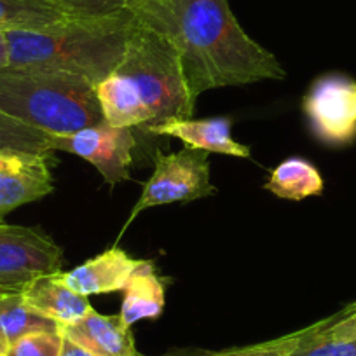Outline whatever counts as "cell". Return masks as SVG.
<instances>
[{"mask_svg": "<svg viewBox=\"0 0 356 356\" xmlns=\"http://www.w3.org/2000/svg\"><path fill=\"white\" fill-rule=\"evenodd\" d=\"M131 15L177 51L196 100L210 89L286 77L278 58L241 29L227 0H142Z\"/></svg>", "mask_w": 356, "mask_h": 356, "instance_id": "cell-1", "label": "cell"}, {"mask_svg": "<svg viewBox=\"0 0 356 356\" xmlns=\"http://www.w3.org/2000/svg\"><path fill=\"white\" fill-rule=\"evenodd\" d=\"M97 98L105 122L124 128L191 119L196 111L177 51L136 19L118 67L97 86Z\"/></svg>", "mask_w": 356, "mask_h": 356, "instance_id": "cell-2", "label": "cell"}, {"mask_svg": "<svg viewBox=\"0 0 356 356\" xmlns=\"http://www.w3.org/2000/svg\"><path fill=\"white\" fill-rule=\"evenodd\" d=\"M135 16L67 18L42 30H9L8 70L72 75L98 86L118 67Z\"/></svg>", "mask_w": 356, "mask_h": 356, "instance_id": "cell-3", "label": "cell"}, {"mask_svg": "<svg viewBox=\"0 0 356 356\" xmlns=\"http://www.w3.org/2000/svg\"><path fill=\"white\" fill-rule=\"evenodd\" d=\"M0 111L54 136L105 121L97 86L51 72H0Z\"/></svg>", "mask_w": 356, "mask_h": 356, "instance_id": "cell-4", "label": "cell"}, {"mask_svg": "<svg viewBox=\"0 0 356 356\" xmlns=\"http://www.w3.org/2000/svg\"><path fill=\"white\" fill-rule=\"evenodd\" d=\"M152 159L154 173L143 186L119 238L143 210L171 203H191L217 193L210 180V152L207 150L187 145L171 154L156 150Z\"/></svg>", "mask_w": 356, "mask_h": 356, "instance_id": "cell-5", "label": "cell"}, {"mask_svg": "<svg viewBox=\"0 0 356 356\" xmlns=\"http://www.w3.org/2000/svg\"><path fill=\"white\" fill-rule=\"evenodd\" d=\"M63 250L35 227L0 222V293L23 292L37 278L61 273Z\"/></svg>", "mask_w": 356, "mask_h": 356, "instance_id": "cell-6", "label": "cell"}, {"mask_svg": "<svg viewBox=\"0 0 356 356\" xmlns=\"http://www.w3.org/2000/svg\"><path fill=\"white\" fill-rule=\"evenodd\" d=\"M302 107L320 142L342 147L356 138V81L351 77L328 74L316 79Z\"/></svg>", "mask_w": 356, "mask_h": 356, "instance_id": "cell-7", "label": "cell"}, {"mask_svg": "<svg viewBox=\"0 0 356 356\" xmlns=\"http://www.w3.org/2000/svg\"><path fill=\"white\" fill-rule=\"evenodd\" d=\"M135 147L133 128L112 126L105 121L72 135L53 136V152L61 150L88 161L100 171L108 186L128 180Z\"/></svg>", "mask_w": 356, "mask_h": 356, "instance_id": "cell-8", "label": "cell"}, {"mask_svg": "<svg viewBox=\"0 0 356 356\" xmlns=\"http://www.w3.org/2000/svg\"><path fill=\"white\" fill-rule=\"evenodd\" d=\"M46 156H0V218L54 191Z\"/></svg>", "mask_w": 356, "mask_h": 356, "instance_id": "cell-9", "label": "cell"}, {"mask_svg": "<svg viewBox=\"0 0 356 356\" xmlns=\"http://www.w3.org/2000/svg\"><path fill=\"white\" fill-rule=\"evenodd\" d=\"M142 260L131 259L124 250L108 248L95 259L86 260L68 273H60L61 283L81 296H102L121 292L135 275Z\"/></svg>", "mask_w": 356, "mask_h": 356, "instance_id": "cell-10", "label": "cell"}, {"mask_svg": "<svg viewBox=\"0 0 356 356\" xmlns=\"http://www.w3.org/2000/svg\"><path fill=\"white\" fill-rule=\"evenodd\" d=\"M232 122L229 118L210 119H173L145 128V131L157 136H171L182 140L187 147L224 154L232 157H250V147L232 138Z\"/></svg>", "mask_w": 356, "mask_h": 356, "instance_id": "cell-11", "label": "cell"}, {"mask_svg": "<svg viewBox=\"0 0 356 356\" xmlns=\"http://www.w3.org/2000/svg\"><path fill=\"white\" fill-rule=\"evenodd\" d=\"M65 337L93 356H138L131 327L121 316H107L91 309L81 321L61 327Z\"/></svg>", "mask_w": 356, "mask_h": 356, "instance_id": "cell-12", "label": "cell"}, {"mask_svg": "<svg viewBox=\"0 0 356 356\" xmlns=\"http://www.w3.org/2000/svg\"><path fill=\"white\" fill-rule=\"evenodd\" d=\"M60 273L37 278L22 292L23 299L32 309L49 320L56 321L60 327L74 325L81 321L93 309L88 297L74 292L61 283Z\"/></svg>", "mask_w": 356, "mask_h": 356, "instance_id": "cell-13", "label": "cell"}, {"mask_svg": "<svg viewBox=\"0 0 356 356\" xmlns=\"http://www.w3.org/2000/svg\"><path fill=\"white\" fill-rule=\"evenodd\" d=\"M166 304V286L150 260H142L135 275L124 289L121 306L122 323L133 327L136 321L156 320L163 314Z\"/></svg>", "mask_w": 356, "mask_h": 356, "instance_id": "cell-14", "label": "cell"}, {"mask_svg": "<svg viewBox=\"0 0 356 356\" xmlns=\"http://www.w3.org/2000/svg\"><path fill=\"white\" fill-rule=\"evenodd\" d=\"M323 187V177L314 164L302 157H289L271 171L264 189L282 200L302 201L311 196H320Z\"/></svg>", "mask_w": 356, "mask_h": 356, "instance_id": "cell-15", "label": "cell"}, {"mask_svg": "<svg viewBox=\"0 0 356 356\" xmlns=\"http://www.w3.org/2000/svg\"><path fill=\"white\" fill-rule=\"evenodd\" d=\"M67 18L49 0H0V32L42 30Z\"/></svg>", "mask_w": 356, "mask_h": 356, "instance_id": "cell-16", "label": "cell"}, {"mask_svg": "<svg viewBox=\"0 0 356 356\" xmlns=\"http://www.w3.org/2000/svg\"><path fill=\"white\" fill-rule=\"evenodd\" d=\"M0 328L9 344L35 332L61 330L56 321L42 316L29 306L22 292L0 293Z\"/></svg>", "mask_w": 356, "mask_h": 356, "instance_id": "cell-17", "label": "cell"}, {"mask_svg": "<svg viewBox=\"0 0 356 356\" xmlns=\"http://www.w3.org/2000/svg\"><path fill=\"white\" fill-rule=\"evenodd\" d=\"M53 136L0 111V156L53 154Z\"/></svg>", "mask_w": 356, "mask_h": 356, "instance_id": "cell-18", "label": "cell"}, {"mask_svg": "<svg viewBox=\"0 0 356 356\" xmlns=\"http://www.w3.org/2000/svg\"><path fill=\"white\" fill-rule=\"evenodd\" d=\"M70 18H107L131 9L142 0H49Z\"/></svg>", "mask_w": 356, "mask_h": 356, "instance_id": "cell-19", "label": "cell"}, {"mask_svg": "<svg viewBox=\"0 0 356 356\" xmlns=\"http://www.w3.org/2000/svg\"><path fill=\"white\" fill-rule=\"evenodd\" d=\"M63 332H35L18 339L9 346L6 356H61Z\"/></svg>", "mask_w": 356, "mask_h": 356, "instance_id": "cell-20", "label": "cell"}, {"mask_svg": "<svg viewBox=\"0 0 356 356\" xmlns=\"http://www.w3.org/2000/svg\"><path fill=\"white\" fill-rule=\"evenodd\" d=\"M304 334H306V328L299 332H293V334L283 335V337L273 339V341L243 346V348L224 349V351L207 353V355L200 356H289L299 346V342L302 341Z\"/></svg>", "mask_w": 356, "mask_h": 356, "instance_id": "cell-21", "label": "cell"}, {"mask_svg": "<svg viewBox=\"0 0 356 356\" xmlns=\"http://www.w3.org/2000/svg\"><path fill=\"white\" fill-rule=\"evenodd\" d=\"M289 356H356V341H335L314 335V325L306 328L302 341Z\"/></svg>", "mask_w": 356, "mask_h": 356, "instance_id": "cell-22", "label": "cell"}, {"mask_svg": "<svg viewBox=\"0 0 356 356\" xmlns=\"http://www.w3.org/2000/svg\"><path fill=\"white\" fill-rule=\"evenodd\" d=\"M314 335L335 341H356V302L335 316L314 323Z\"/></svg>", "mask_w": 356, "mask_h": 356, "instance_id": "cell-23", "label": "cell"}, {"mask_svg": "<svg viewBox=\"0 0 356 356\" xmlns=\"http://www.w3.org/2000/svg\"><path fill=\"white\" fill-rule=\"evenodd\" d=\"M9 68V44L6 32H0V72Z\"/></svg>", "mask_w": 356, "mask_h": 356, "instance_id": "cell-24", "label": "cell"}, {"mask_svg": "<svg viewBox=\"0 0 356 356\" xmlns=\"http://www.w3.org/2000/svg\"><path fill=\"white\" fill-rule=\"evenodd\" d=\"M63 337H65V335H63ZM61 356H93V355H89L86 349H82L81 346H77L75 342L68 341V339L65 337L63 349H61Z\"/></svg>", "mask_w": 356, "mask_h": 356, "instance_id": "cell-25", "label": "cell"}, {"mask_svg": "<svg viewBox=\"0 0 356 356\" xmlns=\"http://www.w3.org/2000/svg\"><path fill=\"white\" fill-rule=\"evenodd\" d=\"M9 346H11V344H9L8 337H6V334H4V332H2V328H0V356L8 355Z\"/></svg>", "mask_w": 356, "mask_h": 356, "instance_id": "cell-26", "label": "cell"}]
</instances>
